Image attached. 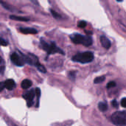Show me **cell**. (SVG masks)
<instances>
[{
  "instance_id": "6da1fadb",
  "label": "cell",
  "mask_w": 126,
  "mask_h": 126,
  "mask_svg": "<svg viewBox=\"0 0 126 126\" xmlns=\"http://www.w3.org/2000/svg\"><path fill=\"white\" fill-rule=\"evenodd\" d=\"M70 38L73 43L77 44H83L86 47H89L92 44V38L89 35H82L78 33H75L70 35Z\"/></svg>"
},
{
  "instance_id": "7a4b0ae2",
  "label": "cell",
  "mask_w": 126,
  "mask_h": 126,
  "mask_svg": "<svg viewBox=\"0 0 126 126\" xmlns=\"http://www.w3.org/2000/svg\"><path fill=\"white\" fill-rule=\"evenodd\" d=\"M94 60V54L92 52L78 53L72 57V61L80 63H88Z\"/></svg>"
},
{
  "instance_id": "3957f363",
  "label": "cell",
  "mask_w": 126,
  "mask_h": 126,
  "mask_svg": "<svg viewBox=\"0 0 126 126\" xmlns=\"http://www.w3.org/2000/svg\"><path fill=\"white\" fill-rule=\"evenodd\" d=\"M41 48H42L48 54H55V53H60L64 55V52L62 49L58 48L55 43H47L46 41H41Z\"/></svg>"
},
{
  "instance_id": "277c9868",
  "label": "cell",
  "mask_w": 126,
  "mask_h": 126,
  "mask_svg": "<svg viewBox=\"0 0 126 126\" xmlns=\"http://www.w3.org/2000/svg\"><path fill=\"white\" fill-rule=\"evenodd\" d=\"M112 123L117 126H126V112L117 111L111 116Z\"/></svg>"
},
{
  "instance_id": "5b68a950",
  "label": "cell",
  "mask_w": 126,
  "mask_h": 126,
  "mask_svg": "<svg viewBox=\"0 0 126 126\" xmlns=\"http://www.w3.org/2000/svg\"><path fill=\"white\" fill-rule=\"evenodd\" d=\"M10 60L17 66H23L25 64L22 54L18 55L17 53H13L10 55Z\"/></svg>"
},
{
  "instance_id": "8992f818",
  "label": "cell",
  "mask_w": 126,
  "mask_h": 126,
  "mask_svg": "<svg viewBox=\"0 0 126 126\" xmlns=\"http://www.w3.org/2000/svg\"><path fill=\"white\" fill-rule=\"evenodd\" d=\"M23 58H24V60L25 61V63H28L31 66H37L40 63L38 62V58L32 55V54H27V55H23Z\"/></svg>"
},
{
  "instance_id": "52a82bcc",
  "label": "cell",
  "mask_w": 126,
  "mask_h": 126,
  "mask_svg": "<svg viewBox=\"0 0 126 126\" xmlns=\"http://www.w3.org/2000/svg\"><path fill=\"white\" fill-rule=\"evenodd\" d=\"M35 96V90H30V92L25 93L24 94H23V97L24 100H26L27 103V106L28 107H31L33 104V100L34 97Z\"/></svg>"
},
{
  "instance_id": "ba28073f",
  "label": "cell",
  "mask_w": 126,
  "mask_h": 126,
  "mask_svg": "<svg viewBox=\"0 0 126 126\" xmlns=\"http://www.w3.org/2000/svg\"><path fill=\"white\" fill-rule=\"evenodd\" d=\"M100 42H101L102 46L106 49H109L111 46L110 40L108 38H106V36H104V35H102L100 37Z\"/></svg>"
},
{
  "instance_id": "9c48e42d",
  "label": "cell",
  "mask_w": 126,
  "mask_h": 126,
  "mask_svg": "<svg viewBox=\"0 0 126 126\" xmlns=\"http://www.w3.org/2000/svg\"><path fill=\"white\" fill-rule=\"evenodd\" d=\"M5 88L7 90H13L16 87V83L13 79H8L6 81H4Z\"/></svg>"
},
{
  "instance_id": "30bf717a",
  "label": "cell",
  "mask_w": 126,
  "mask_h": 126,
  "mask_svg": "<svg viewBox=\"0 0 126 126\" xmlns=\"http://www.w3.org/2000/svg\"><path fill=\"white\" fill-rule=\"evenodd\" d=\"M19 31L24 34H36V33H38L37 30H35L34 28H30V27L19 28Z\"/></svg>"
},
{
  "instance_id": "8fae6325",
  "label": "cell",
  "mask_w": 126,
  "mask_h": 126,
  "mask_svg": "<svg viewBox=\"0 0 126 126\" xmlns=\"http://www.w3.org/2000/svg\"><path fill=\"white\" fill-rule=\"evenodd\" d=\"M32 85V83L30 80H28V79H25L22 82H21V88L23 89H29L30 87H31V86Z\"/></svg>"
},
{
  "instance_id": "7c38bea8",
  "label": "cell",
  "mask_w": 126,
  "mask_h": 126,
  "mask_svg": "<svg viewBox=\"0 0 126 126\" xmlns=\"http://www.w3.org/2000/svg\"><path fill=\"white\" fill-rule=\"evenodd\" d=\"M10 18H11L13 20H16V21H27L30 20L29 18L23 17V16H14V15L10 16Z\"/></svg>"
},
{
  "instance_id": "4fadbf2b",
  "label": "cell",
  "mask_w": 126,
  "mask_h": 126,
  "mask_svg": "<svg viewBox=\"0 0 126 126\" xmlns=\"http://www.w3.org/2000/svg\"><path fill=\"white\" fill-rule=\"evenodd\" d=\"M98 108H99V109H100L101 111H107V109H108V106H107L106 103H103V102H100V103L98 104Z\"/></svg>"
},
{
  "instance_id": "5bb4252c",
  "label": "cell",
  "mask_w": 126,
  "mask_h": 126,
  "mask_svg": "<svg viewBox=\"0 0 126 126\" xmlns=\"http://www.w3.org/2000/svg\"><path fill=\"white\" fill-rule=\"evenodd\" d=\"M4 69H5V63H4V60L0 58V73L1 74H3L4 72Z\"/></svg>"
},
{
  "instance_id": "9a60e30c",
  "label": "cell",
  "mask_w": 126,
  "mask_h": 126,
  "mask_svg": "<svg viewBox=\"0 0 126 126\" xmlns=\"http://www.w3.org/2000/svg\"><path fill=\"white\" fill-rule=\"evenodd\" d=\"M105 79H106L105 76H100V77H97V78H96L94 79V83H100L103 82V81L105 80Z\"/></svg>"
},
{
  "instance_id": "2e32d148",
  "label": "cell",
  "mask_w": 126,
  "mask_h": 126,
  "mask_svg": "<svg viewBox=\"0 0 126 126\" xmlns=\"http://www.w3.org/2000/svg\"><path fill=\"white\" fill-rule=\"evenodd\" d=\"M37 69L41 72H43V73H45L46 72H47V70H46V68L42 65V64H41V63H39L37 66Z\"/></svg>"
},
{
  "instance_id": "e0dca14e",
  "label": "cell",
  "mask_w": 126,
  "mask_h": 126,
  "mask_svg": "<svg viewBox=\"0 0 126 126\" xmlns=\"http://www.w3.org/2000/svg\"><path fill=\"white\" fill-rule=\"evenodd\" d=\"M86 24H87V23H86L85 21H80L78 22V26L79 27H80V28H84V27H86Z\"/></svg>"
},
{
  "instance_id": "ac0fdd59",
  "label": "cell",
  "mask_w": 126,
  "mask_h": 126,
  "mask_svg": "<svg viewBox=\"0 0 126 126\" xmlns=\"http://www.w3.org/2000/svg\"><path fill=\"white\" fill-rule=\"evenodd\" d=\"M35 96L37 97V99H38V101H39V98L41 97V90L39 88H37L35 89Z\"/></svg>"
},
{
  "instance_id": "d6986e66",
  "label": "cell",
  "mask_w": 126,
  "mask_h": 126,
  "mask_svg": "<svg viewBox=\"0 0 126 126\" xmlns=\"http://www.w3.org/2000/svg\"><path fill=\"white\" fill-rule=\"evenodd\" d=\"M75 75H76V72H70L69 73V78L72 79V80H75Z\"/></svg>"
},
{
  "instance_id": "ffe728a7",
  "label": "cell",
  "mask_w": 126,
  "mask_h": 126,
  "mask_svg": "<svg viewBox=\"0 0 126 126\" xmlns=\"http://www.w3.org/2000/svg\"><path fill=\"white\" fill-rule=\"evenodd\" d=\"M51 11V13L52 14V16L55 18H61V16L59 15V14H58L55 10H50Z\"/></svg>"
},
{
  "instance_id": "44dd1931",
  "label": "cell",
  "mask_w": 126,
  "mask_h": 126,
  "mask_svg": "<svg viewBox=\"0 0 126 126\" xmlns=\"http://www.w3.org/2000/svg\"><path fill=\"white\" fill-rule=\"evenodd\" d=\"M7 44H8V43L7 42V41L0 38V46H7Z\"/></svg>"
},
{
  "instance_id": "7402d4cb",
  "label": "cell",
  "mask_w": 126,
  "mask_h": 126,
  "mask_svg": "<svg viewBox=\"0 0 126 126\" xmlns=\"http://www.w3.org/2000/svg\"><path fill=\"white\" fill-rule=\"evenodd\" d=\"M116 86V83L114 81H111L107 84V88H113Z\"/></svg>"
},
{
  "instance_id": "603a6c76",
  "label": "cell",
  "mask_w": 126,
  "mask_h": 126,
  "mask_svg": "<svg viewBox=\"0 0 126 126\" xmlns=\"http://www.w3.org/2000/svg\"><path fill=\"white\" fill-rule=\"evenodd\" d=\"M121 106L122 107L126 109V97H124L121 100Z\"/></svg>"
},
{
  "instance_id": "cb8c5ba5",
  "label": "cell",
  "mask_w": 126,
  "mask_h": 126,
  "mask_svg": "<svg viewBox=\"0 0 126 126\" xmlns=\"http://www.w3.org/2000/svg\"><path fill=\"white\" fill-rule=\"evenodd\" d=\"M111 104H112V106H113V107H114V108H116V109H118V107H119V105H118V103H117V100H113L112 102H111Z\"/></svg>"
},
{
  "instance_id": "d4e9b609",
  "label": "cell",
  "mask_w": 126,
  "mask_h": 126,
  "mask_svg": "<svg viewBox=\"0 0 126 126\" xmlns=\"http://www.w3.org/2000/svg\"><path fill=\"white\" fill-rule=\"evenodd\" d=\"M4 89H5V85H4V82H1L0 83V92L3 91Z\"/></svg>"
},
{
  "instance_id": "484cf974",
  "label": "cell",
  "mask_w": 126,
  "mask_h": 126,
  "mask_svg": "<svg viewBox=\"0 0 126 126\" xmlns=\"http://www.w3.org/2000/svg\"><path fill=\"white\" fill-rule=\"evenodd\" d=\"M31 1H32L34 4H35V3H36V4H38V2H37V1H36V0H31Z\"/></svg>"
},
{
  "instance_id": "4316f807",
  "label": "cell",
  "mask_w": 126,
  "mask_h": 126,
  "mask_svg": "<svg viewBox=\"0 0 126 126\" xmlns=\"http://www.w3.org/2000/svg\"><path fill=\"white\" fill-rule=\"evenodd\" d=\"M117 1H119V2H121V1H123V0H117Z\"/></svg>"
}]
</instances>
